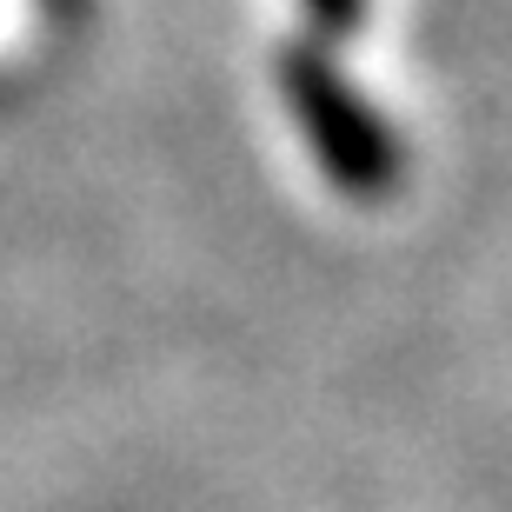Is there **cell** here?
<instances>
[{"instance_id": "obj_1", "label": "cell", "mask_w": 512, "mask_h": 512, "mask_svg": "<svg viewBox=\"0 0 512 512\" xmlns=\"http://www.w3.org/2000/svg\"><path fill=\"white\" fill-rule=\"evenodd\" d=\"M280 94H286V107H293V120H300V133L313 140V153L326 160V173H333L346 193H366V200L393 193V180H399L393 133H386V120L346 87L340 67H333L313 40H300V47L280 54Z\"/></svg>"}, {"instance_id": "obj_2", "label": "cell", "mask_w": 512, "mask_h": 512, "mask_svg": "<svg viewBox=\"0 0 512 512\" xmlns=\"http://www.w3.org/2000/svg\"><path fill=\"white\" fill-rule=\"evenodd\" d=\"M306 14L320 20L326 34H353L366 20V0H306Z\"/></svg>"}]
</instances>
